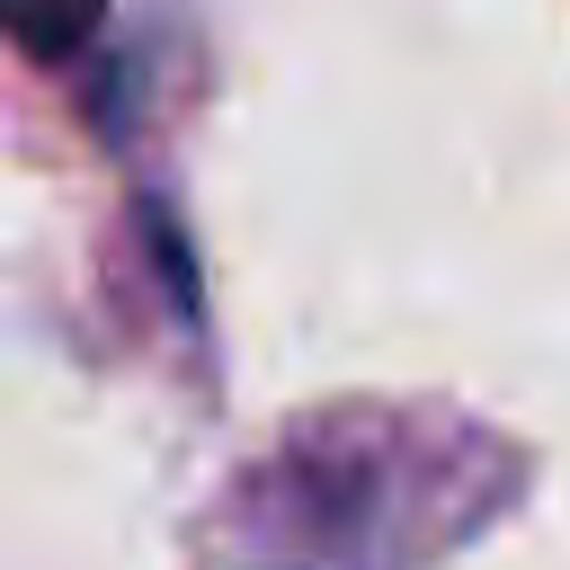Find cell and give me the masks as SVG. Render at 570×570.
<instances>
[{
  "instance_id": "6da1fadb",
  "label": "cell",
  "mask_w": 570,
  "mask_h": 570,
  "mask_svg": "<svg viewBox=\"0 0 570 570\" xmlns=\"http://www.w3.org/2000/svg\"><path fill=\"white\" fill-rule=\"evenodd\" d=\"M98 18H107V0H0V36L27 62H71L98 36Z\"/></svg>"
}]
</instances>
